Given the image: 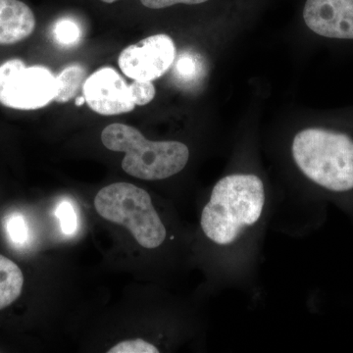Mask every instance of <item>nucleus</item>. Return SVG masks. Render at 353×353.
I'll return each instance as SVG.
<instances>
[{"mask_svg": "<svg viewBox=\"0 0 353 353\" xmlns=\"http://www.w3.org/2000/svg\"><path fill=\"white\" fill-rule=\"evenodd\" d=\"M130 88L134 105H145L154 99L155 88L150 81L134 80Z\"/></svg>", "mask_w": 353, "mask_h": 353, "instance_id": "17", "label": "nucleus"}, {"mask_svg": "<svg viewBox=\"0 0 353 353\" xmlns=\"http://www.w3.org/2000/svg\"><path fill=\"white\" fill-rule=\"evenodd\" d=\"M304 22L324 38L353 39V0H307Z\"/></svg>", "mask_w": 353, "mask_h": 353, "instance_id": "8", "label": "nucleus"}, {"mask_svg": "<svg viewBox=\"0 0 353 353\" xmlns=\"http://www.w3.org/2000/svg\"><path fill=\"white\" fill-rule=\"evenodd\" d=\"M81 34L80 27L71 19H60L53 28L55 41L63 46H75L80 41Z\"/></svg>", "mask_w": 353, "mask_h": 353, "instance_id": "13", "label": "nucleus"}, {"mask_svg": "<svg viewBox=\"0 0 353 353\" xmlns=\"http://www.w3.org/2000/svg\"><path fill=\"white\" fill-rule=\"evenodd\" d=\"M274 211L275 197L259 174L232 172L215 183L199 224L211 289L259 296L262 250Z\"/></svg>", "mask_w": 353, "mask_h": 353, "instance_id": "1", "label": "nucleus"}, {"mask_svg": "<svg viewBox=\"0 0 353 353\" xmlns=\"http://www.w3.org/2000/svg\"><path fill=\"white\" fill-rule=\"evenodd\" d=\"M176 59V46L167 34L148 37L121 52V71L132 80L150 81L163 76Z\"/></svg>", "mask_w": 353, "mask_h": 353, "instance_id": "6", "label": "nucleus"}, {"mask_svg": "<svg viewBox=\"0 0 353 353\" xmlns=\"http://www.w3.org/2000/svg\"><path fill=\"white\" fill-rule=\"evenodd\" d=\"M109 353H158L159 348L150 341L136 339L121 341L108 350Z\"/></svg>", "mask_w": 353, "mask_h": 353, "instance_id": "16", "label": "nucleus"}, {"mask_svg": "<svg viewBox=\"0 0 353 353\" xmlns=\"http://www.w3.org/2000/svg\"><path fill=\"white\" fill-rule=\"evenodd\" d=\"M36 27L31 8L21 0H0V46L29 38Z\"/></svg>", "mask_w": 353, "mask_h": 353, "instance_id": "9", "label": "nucleus"}, {"mask_svg": "<svg viewBox=\"0 0 353 353\" xmlns=\"http://www.w3.org/2000/svg\"><path fill=\"white\" fill-rule=\"evenodd\" d=\"M101 141L108 150L126 153L123 170L141 180H166L178 175L189 163L190 148L185 143L150 141L128 125H109L102 132Z\"/></svg>", "mask_w": 353, "mask_h": 353, "instance_id": "3", "label": "nucleus"}, {"mask_svg": "<svg viewBox=\"0 0 353 353\" xmlns=\"http://www.w3.org/2000/svg\"><path fill=\"white\" fill-rule=\"evenodd\" d=\"M6 231L12 243L23 245L29 240V228L19 213H14L6 220Z\"/></svg>", "mask_w": 353, "mask_h": 353, "instance_id": "15", "label": "nucleus"}, {"mask_svg": "<svg viewBox=\"0 0 353 353\" xmlns=\"http://www.w3.org/2000/svg\"><path fill=\"white\" fill-rule=\"evenodd\" d=\"M203 60L192 51H185L179 55L173 70L176 82L185 87L196 85L203 77Z\"/></svg>", "mask_w": 353, "mask_h": 353, "instance_id": "11", "label": "nucleus"}, {"mask_svg": "<svg viewBox=\"0 0 353 353\" xmlns=\"http://www.w3.org/2000/svg\"><path fill=\"white\" fill-rule=\"evenodd\" d=\"M85 97H77L76 105L77 106H82L83 104L85 103Z\"/></svg>", "mask_w": 353, "mask_h": 353, "instance_id": "19", "label": "nucleus"}, {"mask_svg": "<svg viewBox=\"0 0 353 353\" xmlns=\"http://www.w3.org/2000/svg\"><path fill=\"white\" fill-rule=\"evenodd\" d=\"M24 275L15 262L0 254V310L8 307L22 294Z\"/></svg>", "mask_w": 353, "mask_h": 353, "instance_id": "10", "label": "nucleus"}, {"mask_svg": "<svg viewBox=\"0 0 353 353\" xmlns=\"http://www.w3.org/2000/svg\"><path fill=\"white\" fill-rule=\"evenodd\" d=\"M290 154L299 173L316 187L336 194L353 190V139L345 132L304 129L292 139Z\"/></svg>", "mask_w": 353, "mask_h": 353, "instance_id": "2", "label": "nucleus"}, {"mask_svg": "<svg viewBox=\"0 0 353 353\" xmlns=\"http://www.w3.org/2000/svg\"><path fill=\"white\" fill-rule=\"evenodd\" d=\"M55 216L59 220L62 233L67 236L76 234L79 226L78 215H77L75 206L71 201L64 199L60 202L55 209Z\"/></svg>", "mask_w": 353, "mask_h": 353, "instance_id": "14", "label": "nucleus"}, {"mask_svg": "<svg viewBox=\"0 0 353 353\" xmlns=\"http://www.w3.org/2000/svg\"><path fill=\"white\" fill-rule=\"evenodd\" d=\"M101 1L105 2V3H113V2L117 1V0H101Z\"/></svg>", "mask_w": 353, "mask_h": 353, "instance_id": "20", "label": "nucleus"}, {"mask_svg": "<svg viewBox=\"0 0 353 353\" xmlns=\"http://www.w3.org/2000/svg\"><path fill=\"white\" fill-rule=\"evenodd\" d=\"M85 102L101 115H118L134 110L131 88L110 67H104L92 74L83 85Z\"/></svg>", "mask_w": 353, "mask_h": 353, "instance_id": "7", "label": "nucleus"}, {"mask_svg": "<svg viewBox=\"0 0 353 353\" xmlns=\"http://www.w3.org/2000/svg\"><path fill=\"white\" fill-rule=\"evenodd\" d=\"M85 69L81 65H71L66 67L57 77V94L54 101L64 103L75 97L76 92L83 82Z\"/></svg>", "mask_w": 353, "mask_h": 353, "instance_id": "12", "label": "nucleus"}, {"mask_svg": "<svg viewBox=\"0 0 353 353\" xmlns=\"http://www.w3.org/2000/svg\"><path fill=\"white\" fill-rule=\"evenodd\" d=\"M141 3L150 9H161L166 7L175 6V4H201L208 0H141Z\"/></svg>", "mask_w": 353, "mask_h": 353, "instance_id": "18", "label": "nucleus"}, {"mask_svg": "<svg viewBox=\"0 0 353 353\" xmlns=\"http://www.w3.org/2000/svg\"><path fill=\"white\" fill-rule=\"evenodd\" d=\"M94 206L103 219L126 227L145 250H157L169 240H175L150 194L132 183H112L103 188L95 196Z\"/></svg>", "mask_w": 353, "mask_h": 353, "instance_id": "4", "label": "nucleus"}, {"mask_svg": "<svg viewBox=\"0 0 353 353\" xmlns=\"http://www.w3.org/2000/svg\"><path fill=\"white\" fill-rule=\"evenodd\" d=\"M57 94V77L43 66H26L18 58L0 65V104L18 110L48 105Z\"/></svg>", "mask_w": 353, "mask_h": 353, "instance_id": "5", "label": "nucleus"}]
</instances>
